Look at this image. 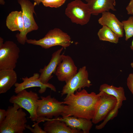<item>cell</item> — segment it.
I'll return each instance as SVG.
<instances>
[{
	"mask_svg": "<svg viewBox=\"0 0 133 133\" xmlns=\"http://www.w3.org/2000/svg\"><path fill=\"white\" fill-rule=\"evenodd\" d=\"M62 60L58 65L55 73L58 80L66 82L77 72V68L72 58L62 55Z\"/></svg>",
	"mask_w": 133,
	"mask_h": 133,
	"instance_id": "7c38bea8",
	"label": "cell"
},
{
	"mask_svg": "<svg viewBox=\"0 0 133 133\" xmlns=\"http://www.w3.org/2000/svg\"><path fill=\"white\" fill-rule=\"evenodd\" d=\"M88 73L86 67L79 68L78 71L71 78L66 82L61 91V96L66 95V97L80 91L85 87H89L92 84L89 80Z\"/></svg>",
	"mask_w": 133,
	"mask_h": 133,
	"instance_id": "9c48e42d",
	"label": "cell"
},
{
	"mask_svg": "<svg viewBox=\"0 0 133 133\" xmlns=\"http://www.w3.org/2000/svg\"><path fill=\"white\" fill-rule=\"evenodd\" d=\"M39 74L35 73L29 78L27 76L22 78V82L20 83L17 82L14 85L15 92L17 94L24 89L35 87L40 88L38 92L40 94L44 93L47 88H50L54 92L56 91V88L52 84L49 83L47 84L42 83L39 79Z\"/></svg>",
	"mask_w": 133,
	"mask_h": 133,
	"instance_id": "8fae6325",
	"label": "cell"
},
{
	"mask_svg": "<svg viewBox=\"0 0 133 133\" xmlns=\"http://www.w3.org/2000/svg\"><path fill=\"white\" fill-rule=\"evenodd\" d=\"M92 15L97 16L100 14L111 10L116 11L115 0H85Z\"/></svg>",
	"mask_w": 133,
	"mask_h": 133,
	"instance_id": "ac0fdd59",
	"label": "cell"
},
{
	"mask_svg": "<svg viewBox=\"0 0 133 133\" xmlns=\"http://www.w3.org/2000/svg\"><path fill=\"white\" fill-rule=\"evenodd\" d=\"M130 48L131 50L133 51V39L131 45L130 46Z\"/></svg>",
	"mask_w": 133,
	"mask_h": 133,
	"instance_id": "f1b7e54d",
	"label": "cell"
},
{
	"mask_svg": "<svg viewBox=\"0 0 133 133\" xmlns=\"http://www.w3.org/2000/svg\"><path fill=\"white\" fill-rule=\"evenodd\" d=\"M0 4L4 5L5 3L4 1L3 0H0Z\"/></svg>",
	"mask_w": 133,
	"mask_h": 133,
	"instance_id": "f546056e",
	"label": "cell"
},
{
	"mask_svg": "<svg viewBox=\"0 0 133 133\" xmlns=\"http://www.w3.org/2000/svg\"><path fill=\"white\" fill-rule=\"evenodd\" d=\"M127 84L129 89L133 95V73L129 75L127 79Z\"/></svg>",
	"mask_w": 133,
	"mask_h": 133,
	"instance_id": "d4e9b609",
	"label": "cell"
},
{
	"mask_svg": "<svg viewBox=\"0 0 133 133\" xmlns=\"http://www.w3.org/2000/svg\"><path fill=\"white\" fill-rule=\"evenodd\" d=\"M17 94L10 97L9 102L11 103L17 104L25 109L29 113V118L31 120L36 121L37 101L40 98L37 93L32 90L28 91L25 89Z\"/></svg>",
	"mask_w": 133,
	"mask_h": 133,
	"instance_id": "8992f818",
	"label": "cell"
},
{
	"mask_svg": "<svg viewBox=\"0 0 133 133\" xmlns=\"http://www.w3.org/2000/svg\"><path fill=\"white\" fill-rule=\"evenodd\" d=\"M102 16L98 20L99 23L102 26H106L116 33L119 38L123 37L124 29L123 24L116 16L109 11L102 12Z\"/></svg>",
	"mask_w": 133,
	"mask_h": 133,
	"instance_id": "9a60e30c",
	"label": "cell"
},
{
	"mask_svg": "<svg viewBox=\"0 0 133 133\" xmlns=\"http://www.w3.org/2000/svg\"><path fill=\"white\" fill-rule=\"evenodd\" d=\"M18 104L9 106L4 120L0 124V133H23L26 128L27 114Z\"/></svg>",
	"mask_w": 133,
	"mask_h": 133,
	"instance_id": "7a4b0ae2",
	"label": "cell"
},
{
	"mask_svg": "<svg viewBox=\"0 0 133 133\" xmlns=\"http://www.w3.org/2000/svg\"><path fill=\"white\" fill-rule=\"evenodd\" d=\"M33 125V128L31 127L29 125H27L26 128L29 130L31 132L33 133H46L45 131L43 130L41 127L39 125V123L34 122Z\"/></svg>",
	"mask_w": 133,
	"mask_h": 133,
	"instance_id": "cb8c5ba5",
	"label": "cell"
},
{
	"mask_svg": "<svg viewBox=\"0 0 133 133\" xmlns=\"http://www.w3.org/2000/svg\"><path fill=\"white\" fill-rule=\"evenodd\" d=\"M6 115V110L1 109H0V124L4 120Z\"/></svg>",
	"mask_w": 133,
	"mask_h": 133,
	"instance_id": "4316f807",
	"label": "cell"
},
{
	"mask_svg": "<svg viewBox=\"0 0 133 133\" xmlns=\"http://www.w3.org/2000/svg\"><path fill=\"white\" fill-rule=\"evenodd\" d=\"M66 0H45L42 3L45 6L57 8L62 5Z\"/></svg>",
	"mask_w": 133,
	"mask_h": 133,
	"instance_id": "603a6c76",
	"label": "cell"
},
{
	"mask_svg": "<svg viewBox=\"0 0 133 133\" xmlns=\"http://www.w3.org/2000/svg\"><path fill=\"white\" fill-rule=\"evenodd\" d=\"M65 14L72 23L81 25L88 23L92 15L87 4L81 0H75L69 3Z\"/></svg>",
	"mask_w": 133,
	"mask_h": 133,
	"instance_id": "ba28073f",
	"label": "cell"
},
{
	"mask_svg": "<svg viewBox=\"0 0 133 133\" xmlns=\"http://www.w3.org/2000/svg\"><path fill=\"white\" fill-rule=\"evenodd\" d=\"M33 0V1H34V2H35L36 1V0Z\"/></svg>",
	"mask_w": 133,
	"mask_h": 133,
	"instance_id": "1f68e13d",
	"label": "cell"
},
{
	"mask_svg": "<svg viewBox=\"0 0 133 133\" xmlns=\"http://www.w3.org/2000/svg\"><path fill=\"white\" fill-rule=\"evenodd\" d=\"M71 42L70 37L67 33L59 28H55L50 30L43 38L38 40L28 39L26 42L47 49L56 46L65 48L70 46Z\"/></svg>",
	"mask_w": 133,
	"mask_h": 133,
	"instance_id": "5b68a950",
	"label": "cell"
},
{
	"mask_svg": "<svg viewBox=\"0 0 133 133\" xmlns=\"http://www.w3.org/2000/svg\"><path fill=\"white\" fill-rule=\"evenodd\" d=\"M17 74L14 69H0V94L6 93L17 83Z\"/></svg>",
	"mask_w": 133,
	"mask_h": 133,
	"instance_id": "d6986e66",
	"label": "cell"
},
{
	"mask_svg": "<svg viewBox=\"0 0 133 133\" xmlns=\"http://www.w3.org/2000/svg\"><path fill=\"white\" fill-rule=\"evenodd\" d=\"M128 15H133V0H131L126 8Z\"/></svg>",
	"mask_w": 133,
	"mask_h": 133,
	"instance_id": "484cf974",
	"label": "cell"
},
{
	"mask_svg": "<svg viewBox=\"0 0 133 133\" xmlns=\"http://www.w3.org/2000/svg\"><path fill=\"white\" fill-rule=\"evenodd\" d=\"M6 25L11 31L23 32L24 27L22 11H16L10 12L7 17Z\"/></svg>",
	"mask_w": 133,
	"mask_h": 133,
	"instance_id": "ffe728a7",
	"label": "cell"
},
{
	"mask_svg": "<svg viewBox=\"0 0 133 133\" xmlns=\"http://www.w3.org/2000/svg\"><path fill=\"white\" fill-rule=\"evenodd\" d=\"M37 101L36 122L39 123L58 117L64 112L65 105L51 95L41 96Z\"/></svg>",
	"mask_w": 133,
	"mask_h": 133,
	"instance_id": "3957f363",
	"label": "cell"
},
{
	"mask_svg": "<svg viewBox=\"0 0 133 133\" xmlns=\"http://www.w3.org/2000/svg\"><path fill=\"white\" fill-rule=\"evenodd\" d=\"M125 33V40L127 41L133 36V16L130 17L126 20L121 21Z\"/></svg>",
	"mask_w": 133,
	"mask_h": 133,
	"instance_id": "7402d4cb",
	"label": "cell"
},
{
	"mask_svg": "<svg viewBox=\"0 0 133 133\" xmlns=\"http://www.w3.org/2000/svg\"><path fill=\"white\" fill-rule=\"evenodd\" d=\"M43 130L46 133H82L80 130L72 129L65 122L60 120L58 117L46 121L43 124Z\"/></svg>",
	"mask_w": 133,
	"mask_h": 133,
	"instance_id": "5bb4252c",
	"label": "cell"
},
{
	"mask_svg": "<svg viewBox=\"0 0 133 133\" xmlns=\"http://www.w3.org/2000/svg\"><path fill=\"white\" fill-rule=\"evenodd\" d=\"M102 26L97 33L99 40L115 44L118 43L119 38L117 35L107 26Z\"/></svg>",
	"mask_w": 133,
	"mask_h": 133,
	"instance_id": "44dd1931",
	"label": "cell"
},
{
	"mask_svg": "<svg viewBox=\"0 0 133 133\" xmlns=\"http://www.w3.org/2000/svg\"><path fill=\"white\" fill-rule=\"evenodd\" d=\"M20 50L17 45L12 41L3 43L0 37V69H14L19 58Z\"/></svg>",
	"mask_w": 133,
	"mask_h": 133,
	"instance_id": "52a82bcc",
	"label": "cell"
},
{
	"mask_svg": "<svg viewBox=\"0 0 133 133\" xmlns=\"http://www.w3.org/2000/svg\"><path fill=\"white\" fill-rule=\"evenodd\" d=\"M62 47L53 52L49 63L43 68L39 70L40 73L39 79L43 83L47 84L53 77V74H55L57 67L62 60V55L61 53L63 49Z\"/></svg>",
	"mask_w": 133,
	"mask_h": 133,
	"instance_id": "4fadbf2b",
	"label": "cell"
},
{
	"mask_svg": "<svg viewBox=\"0 0 133 133\" xmlns=\"http://www.w3.org/2000/svg\"><path fill=\"white\" fill-rule=\"evenodd\" d=\"M75 92L64 99L62 102L66 105L61 116L62 117L73 116L92 120L102 91L97 94L94 92L89 93L83 89Z\"/></svg>",
	"mask_w": 133,
	"mask_h": 133,
	"instance_id": "6da1fadb",
	"label": "cell"
},
{
	"mask_svg": "<svg viewBox=\"0 0 133 133\" xmlns=\"http://www.w3.org/2000/svg\"><path fill=\"white\" fill-rule=\"evenodd\" d=\"M44 0H36L34 2L36 3L37 5H38L40 3Z\"/></svg>",
	"mask_w": 133,
	"mask_h": 133,
	"instance_id": "83f0119b",
	"label": "cell"
},
{
	"mask_svg": "<svg viewBox=\"0 0 133 133\" xmlns=\"http://www.w3.org/2000/svg\"><path fill=\"white\" fill-rule=\"evenodd\" d=\"M58 118L71 128L81 130L83 133H89L93 126L92 120L83 118L68 116Z\"/></svg>",
	"mask_w": 133,
	"mask_h": 133,
	"instance_id": "e0dca14e",
	"label": "cell"
},
{
	"mask_svg": "<svg viewBox=\"0 0 133 133\" xmlns=\"http://www.w3.org/2000/svg\"><path fill=\"white\" fill-rule=\"evenodd\" d=\"M17 1L20 6L22 13L24 30L22 32L17 33L16 37L19 43L24 45L28 39L27 34L37 30L39 28L33 16V14H35L34 8L37 4L35 2L33 3L29 0H17Z\"/></svg>",
	"mask_w": 133,
	"mask_h": 133,
	"instance_id": "277c9868",
	"label": "cell"
},
{
	"mask_svg": "<svg viewBox=\"0 0 133 133\" xmlns=\"http://www.w3.org/2000/svg\"><path fill=\"white\" fill-rule=\"evenodd\" d=\"M99 91L112 95L116 98L117 101L116 104L114 108L111 111V113L114 116H117L118 109L122 106L123 102L126 100L123 87L120 86L116 87L104 83L100 85Z\"/></svg>",
	"mask_w": 133,
	"mask_h": 133,
	"instance_id": "2e32d148",
	"label": "cell"
},
{
	"mask_svg": "<svg viewBox=\"0 0 133 133\" xmlns=\"http://www.w3.org/2000/svg\"><path fill=\"white\" fill-rule=\"evenodd\" d=\"M131 66L133 68V62H132L130 64Z\"/></svg>",
	"mask_w": 133,
	"mask_h": 133,
	"instance_id": "4dcf8cb0",
	"label": "cell"
},
{
	"mask_svg": "<svg viewBox=\"0 0 133 133\" xmlns=\"http://www.w3.org/2000/svg\"><path fill=\"white\" fill-rule=\"evenodd\" d=\"M117 102L114 96L102 91L100 98L96 107L92 123H98L104 120L108 114L115 108Z\"/></svg>",
	"mask_w": 133,
	"mask_h": 133,
	"instance_id": "30bf717a",
	"label": "cell"
}]
</instances>
